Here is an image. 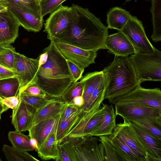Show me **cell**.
Returning a JSON list of instances; mask_svg holds the SVG:
<instances>
[{"mask_svg": "<svg viewBox=\"0 0 161 161\" xmlns=\"http://www.w3.org/2000/svg\"><path fill=\"white\" fill-rule=\"evenodd\" d=\"M102 71L107 83L104 99H108L109 102L127 94L139 84L128 56L115 55L113 61Z\"/></svg>", "mask_w": 161, "mask_h": 161, "instance_id": "cell-3", "label": "cell"}, {"mask_svg": "<svg viewBox=\"0 0 161 161\" xmlns=\"http://www.w3.org/2000/svg\"><path fill=\"white\" fill-rule=\"evenodd\" d=\"M112 134L122 140L140 161H152L146 146L129 121L124 120L123 123L116 124Z\"/></svg>", "mask_w": 161, "mask_h": 161, "instance_id": "cell-7", "label": "cell"}, {"mask_svg": "<svg viewBox=\"0 0 161 161\" xmlns=\"http://www.w3.org/2000/svg\"><path fill=\"white\" fill-rule=\"evenodd\" d=\"M14 72L20 83L19 94L29 86L36 83L39 67L38 58H28L16 52Z\"/></svg>", "mask_w": 161, "mask_h": 161, "instance_id": "cell-9", "label": "cell"}, {"mask_svg": "<svg viewBox=\"0 0 161 161\" xmlns=\"http://www.w3.org/2000/svg\"><path fill=\"white\" fill-rule=\"evenodd\" d=\"M80 108L71 104H68L64 112L60 115V119H66L77 112Z\"/></svg>", "mask_w": 161, "mask_h": 161, "instance_id": "cell-42", "label": "cell"}, {"mask_svg": "<svg viewBox=\"0 0 161 161\" xmlns=\"http://www.w3.org/2000/svg\"><path fill=\"white\" fill-rule=\"evenodd\" d=\"M61 115L42 121L31 127L29 131L30 138H34L37 142L38 147L50 134L57 131Z\"/></svg>", "mask_w": 161, "mask_h": 161, "instance_id": "cell-19", "label": "cell"}, {"mask_svg": "<svg viewBox=\"0 0 161 161\" xmlns=\"http://www.w3.org/2000/svg\"><path fill=\"white\" fill-rule=\"evenodd\" d=\"M131 0H126L125 2L126 3L127 2H129V1H131ZM146 0L151 1V0Z\"/></svg>", "mask_w": 161, "mask_h": 161, "instance_id": "cell-51", "label": "cell"}, {"mask_svg": "<svg viewBox=\"0 0 161 161\" xmlns=\"http://www.w3.org/2000/svg\"><path fill=\"white\" fill-rule=\"evenodd\" d=\"M58 141L55 132L49 135L36 152L38 157L43 160H55L58 156Z\"/></svg>", "mask_w": 161, "mask_h": 161, "instance_id": "cell-24", "label": "cell"}, {"mask_svg": "<svg viewBox=\"0 0 161 161\" xmlns=\"http://www.w3.org/2000/svg\"><path fill=\"white\" fill-rule=\"evenodd\" d=\"M102 103L104 107L103 117L99 126L90 133L93 136H108L113 133L116 127L117 116L113 106Z\"/></svg>", "mask_w": 161, "mask_h": 161, "instance_id": "cell-21", "label": "cell"}, {"mask_svg": "<svg viewBox=\"0 0 161 161\" xmlns=\"http://www.w3.org/2000/svg\"><path fill=\"white\" fill-rule=\"evenodd\" d=\"M70 23L54 41L87 50L105 49L104 41L108 28L87 8L73 4Z\"/></svg>", "mask_w": 161, "mask_h": 161, "instance_id": "cell-1", "label": "cell"}, {"mask_svg": "<svg viewBox=\"0 0 161 161\" xmlns=\"http://www.w3.org/2000/svg\"><path fill=\"white\" fill-rule=\"evenodd\" d=\"M8 10L16 19L20 25L26 30L37 32L42 29L43 21V17L42 16L23 10L10 4Z\"/></svg>", "mask_w": 161, "mask_h": 161, "instance_id": "cell-17", "label": "cell"}, {"mask_svg": "<svg viewBox=\"0 0 161 161\" xmlns=\"http://www.w3.org/2000/svg\"><path fill=\"white\" fill-rule=\"evenodd\" d=\"M8 108H9L4 105L0 104V114H2Z\"/></svg>", "mask_w": 161, "mask_h": 161, "instance_id": "cell-48", "label": "cell"}, {"mask_svg": "<svg viewBox=\"0 0 161 161\" xmlns=\"http://www.w3.org/2000/svg\"><path fill=\"white\" fill-rule=\"evenodd\" d=\"M71 10V7L62 4L50 13L44 24V31L48 39L54 40L68 28L70 23Z\"/></svg>", "mask_w": 161, "mask_h": 161, "instance_id": "cell-10", "label": "cell"}, {"mask_svg": "<svg viewBox=\"0 0 161 161\" xmlns=\"http://www.w3.org/2000/svg\"><path fill=\"white\" fill-rule=\"evenodd\" d=\"M66 0H42L40 4L42 17L53 12Z\"/></svg>", "mask_w": 161, "mask_h": 161, "instance_id": "cell-38", "label": "cell"}, {"mask_svg": "<svg viewBox=\"0 0 161 161\" xmlns=\"http://www.w3.org/2000/svg\"><path fill=\"white\" fill-rule=\"evenodd\" d=\"M8 1L11 5L23 10L30 12L42 16L40 3L35 0H8Z\"/></svg>", "mask_w": 161, "mask_h": 161, "instance_id": "cell-33", "label": "cell"}, {"mask_svg": "<svg viewBox=\"0 0 161 161\" xmlns=\"http://www.w3.org/2000/svg\"><path fill=\"white\" fill-rule=\"evenodd\" d=\"M150 11L152 15L153 34L151 38L157 42L161 41V0H152Z\"/></svg>", "mask_w": 161, "mask_h": 161, "instance_id": "cell-25", "label": "cell"}, {"mask_svg": "<svg viewBox=\"0 0 161 161\" xmlns=\"http://www.w3.org/2000/svg\"><path fill=\"white\" fill-rule=\"evenodd\" d=\"M99 139L89 134L79 145L74 147L77 161H106L103 143Z\"/></svg>", "mask_w": 161, "mask_h": 161, "instance_id": "cell-13", "label": "cell"}, {"mask_svg": "<svg viewBox=\"0 0 161 161\" xmlns=\"http://www.w3.org/2000/svg\"><path fill=\"white\" fill-rule=\"evenodd\" d=\"M66 60L73 82L78 81L82 77L84 68L79 66L69 60Z\"/></svg>", "mask_w": 161, "mask_h": 161, "instance_id": "cell-39", "label": "cell"}, {"mask_svg": "<svg viewBox=\"0 0 161 161\" xmlns=\"http://www.w3.org/2000/svg\"><path fill=\"white\" fill-rule=\"evenodd\" d=\"M69 104H71L74 106L80 108L84 104V101L82 96H79L75 97Z\"/></svg>", "mask_w": 161, "mask_h": 161, "instance_id": "cell-44", "label": "cell"}, {"mask_svg": "<svg viewBox=\"0 0 161 161\" xmlns=\"http://www.w3.org/2000/svg\"><path fill=\"white\" fill-rule=\"evenodd\" d=\"M3 98L0 96V104H3L2 103Z\"/></svg>", "mask_w": 161, "mask_h": 161, "instance_id": "cell-49", "label": "cell"}, {"mask_svg": "<svg viewBox=\"0 0 161 161\" xmlns=\"http://www.w3.org/2000/svg\"><path fill=\"white\" fill-rule=\"evenodd\" d=\"M120 31L127 37L136 52L146 53L154 52L155 48L147 38L142 22L136 16L131 15L129 20Z\"/></svg>", "mask_w": 161, "mask_h": 161, "instance_id": "cell-8", "label": "cell"}, {"mask_svg": "<svg viewBox=\"0 0 161 161\" xmlns=\"http://www.w3.org/2000/svg\"><path fill=\"white\" fill-rule=\"evenodd\" d=\"M54 42L65 58L79 66L85 68L91 64L95 63V59L97 55V51L84 49L60 42Z\"/></svg>", "mask_w": 161, "mask_h": 161, "instance_id": "cell-12", "label": "cell"}, {"mask_svg": "<svg viewBox=\"0 0 161 161\" xmlns=\"http://www.w3.org/2000/svg\"><path fill=\"white\" fill-rule=\"evenodd\" d=\"M1 114H0V120L1 119Z\"/></svg>", "mask_w": 161, "mask_h": 161, "instance_id": "cell-52", "label": "cell"}, {"mask_svg": "<svg viewBox=\"0 0 161 161\" xmlns=\"http://www.w3.org/2000/svg\"><path fill=\"white\" fill-rule=\"evenodd\" d=\"M30 143L32 147L36 151L38 148V146L36 139L34 138H30Z\"/></svg>", "mask_w": 161, "mask_h": 161, "instance_id": "cell-47", "label": "cell"}, {"mask_svg": "<svg viewBox=\"0 0 161 161\" xmlns=\"http://www.w3.org/2000/svg\"><path fill=\"white\" fill-rule=\"evenodd\" d=\"M83 86L80 81L73 82L62 95V101L67 104L69 103L75 97L82 96Z\"/></svg>", "mask_w": 161, "mask_h": 161, "instance_id": "cell-35", "label": "cell"}, {"mask_svg": "<svg viewBox=\"0 0 161 161\" xmlns=\"http://www.w3.org/2000/svg\"><path fill=\"white\" fill-rule=\"evenodd\" d=\"M8 137L14 147L24 151H31L34 150L30 143L29 137L21 132L16 130L9 131Z\"/></svg>", "mask_w": 161, "mask_h": 161, "instance_id": "cell-29", "label": "cell"}, {"mask_svg": "<svg viewBox=\"0 0 161 161\" xmlns=\"http://www.w3.org/2000/svg\"><path fill=\"white\" fill-rule=\"evenodd\" d=\"M3 151L8 161H39L27 151L17 149L12 146L4 144Z\"/></svg>", "mask_w": 161, "mask_h": 161, "instance_id": "cell-30", "label": "cell"}, {"mask_svg": "<svg viewBox=\"0 0 161 161\" xmlns=\"http://www.w3.org/2000/svg\"><path fill=\"white\" fill-rule=\"evenodd\" d=\"M19 105L13 109L12 123L19 132L28 131L32 124L36 109L20 99Z\"/></svg>", "mask_w": 161, "mask_h": 161, "instance_id": "cell-14", "label": "cell"}, {"mask_svg": "<svg viewBox=\"0 0 161 161\" xmlns=\"http://www.w3.org/2000/svg\"><path fill=\"white\" fill-rule=\"evenodd\" d=\"M113 104L133 103L147 105L161 109V91L159 88L147 89L138 84L127 94L109 102Z\"/></svg>", "mask_w": 161, "mask_h": 161, "instance_id": "cell-5", "label": "cell"}, {"mask_svg": "<svg viewBox=\"0 0 161 161\" xmlns=\"http://www.w3.org/2000/svg\"><path fill=\"white\" fill-rule=\"evenodd\" d=\"M126 120L135 123L161 140V125L143 119H135Z\"/></svg>", "mask_w": 161, "mask_h": 161, "instance_id": "cell-36", "label": "cell"}, {"mask_svg": "<svg viewBox=\"0 0 161 161\" xmlns=\"http://www.w3.org/2000/svg\"><path fill=\"white\" fill-rule=\"evenodd\" d=\"M46 62L39 66L36 83L46 93L54 98H61L73 82L66 59L51 41L46 47Z\"/></svg>", "mask_w": 161, "mask_h": 161, "instance_id": "cell-2", "label": "cell"}, {"mask_svg": "<svg viewBox=\"0 0 161 161\" xmlns=\"http://www.w3.org/2000/svg\"><path fill=\"white\" fill-rule=\"evenodd\" d=\"M116 116L124 120L143 119L161 125V109L141 104L127 103L115 104Z\"/></svg>", "mask_w": 161, "mask_h": 161, "instance_id": "cell-6", "label": "cell"}, {"mask_svg": "<svg viewBox=\"0 0 161 161\" xmlns=\"http://www.w3.org/2000/svg\"><path fill=\"white\" fill-rule=\"evenodd\" d=\"M67 105L63 101L56 98H52L49 103L36 110L32 126L42 121L61 115Z\"/></svg>", "mask_w": 161, "mask_h": 161, "instance_id": "cell-20", "label": "cell"}, {"mask_svg": "<svg viewBox=\"0 0 161 161\" xmlns=\"http://www.w3.org/2000/svg\"><path fill=\"white\" fill-rule=\"evenodd\" d=\"M99 137V141L103 143L104 147L106 161H122L108 136H100Z\"/></svg>", "mask_w": 161, "mask_h": 161, "instance_id": "cell-34", "label": "cell"}, {"mask_svg": "<svg viewBox=\"0 0 161 161\" xmlns=\"http://www.w3.org/2000/svg\"><path fill=\"white\" fill-rule=\"evenodd\" d=\"M48 57V52L45 48L38 58L39 60V66L43 64L46 62Z\"/></svg>", "mask_w": 161, "mask_h": 161, "instance_id": "cell-45", "label": "cell"}, {"mask_svg": "<svg viewBox=\"0 0 161 161\" xmlns=\"http://www.w3.org/2000/svg\"><path fill=\"white\" fill-rule=\"evenodd\" d=\"M26 103L33 106L36 110L41 108L50 102L52 99H48L46 97L20 94L18 96Z\"/></svg>", "mask_w": 161, "mask_h": 161, "instance_id": "cell-37", "label": "cell"}, {"mask_svg": "<svg viewBox=\"0 0 161 161\" xmlns=\"http://www.w3.org/2000/svg\"><path fill=\"white\" fill-rule=\"evenodd\" d=\"M139 84L146 81H161V52L146 53L136 51L130 57Z\"/></svg>", "mask_w": 161, "mask_h": 161, "instance_id": "cell-4", "label": "cell"}, {"mask_svg": "<svg viewBox=\"0 0 161 161\" xmlns=\"http://www.w3.org/2000/svg\"><path fill=\"white\" fill-rule=\"evenodd\" d=\"M9 5L8 0H0V13L8 10Z\"/></svg>", "mask_w": 161, "mask_h": 161, "instance_id": "cell-46", "label": "cell"}, {"mask_svg": "<svg viewBox=\"0 0 161 161\" xmlns=\"http://www.w3.org/2000/svg\"><path fill=\"white\" fill-rule=\"evenodd\" d=\"M130 12L121 7H114L107 13L106 22L108 29L121 31L131 16Z\"/></svg>", "mask_w": 161, "mask_h": 161, "instance_id": "cell-22", "label": "cell"}, {"mask_svg": "<svg viewBox=\"0 0 161 161\" xmlns=\"http://www.w3.org/2000/svg\"><path fill=\"white\" fill-rule=\"evenodd\" d=\"M20 87L17 76L0 80V96L3 98L18 96Z\"/></svg>", "mask_w": 161, "mask_h": 161, "instance_id": "cell-28", "label": "cell"}, {"mask_svg": "<svg viewBox=\"0 0 161 161\" xmlns=\"http://www.w3.org/2000/svg\"><path fill=\"white\" fill-rule=\"evenodd\" d=\"M20 101L19 97L17 96L3 98L2 103L9 108L13 109L19 105Z\"/></svg>", "mask_w": 161, "mask_h": 161, "instance_id": "cell-41", "label": "cell"}, {"mask_svg": "<svg viewBox=\"0 0 161 161\" xmlns=\"http://www.w3.org/2000/svg\"><path fill=\"white\" fill-rule=\"evenodd\" d=\"M108 52L119 57L128 56L136 50L127 37L121 31L108 35L104 41Z\"/></svg>", "mask_w": 161, "mask_h": 161, "instance_id": "cell-15", "label": "cell"}, {"mask_svg": "<svg viewBox=\"0 0 161 161\" xmlns=\"http://www.w3.org/2000/svg\"><path fill=\"white\" fill-rule=\"evenodd\" d=\"M82 115L80 108L69 118L63 120L60 118L56 133L58 143L66 136Z\"/></svg>", "mask_w": 161, "mask_h": 161, "instance_id": "cell-26", "label": "cell"}, {"mask_svg": "<svg viewBox=\"0 0 161 161\" xmlns=\"http://www.w3.org/2000/svg\"><path fill=\"white\" fill-rule=\"evenodd\" d=\"M108 136L122 161H140L137 156L122 140L113 134Z\"/></svg>", "mask_w": 161, "mask_h": 161, "instance_id": "cell-27", "label": "cell"}, {"mask_svg": "<svg viewBox=\"0 0 161 161\" xmlns=\"http://www.w3.org/2000/svg\"><path fill=\"white\" fill-rule=\"evenodd\" d=\"M107 85L104 76L98 83L88 101L80 108L83 114L99 108L104 100Z\"/></svg>", "mask_w": 161, "mask_h": 161, "instance_id": "cell-23", "label": "cell"}, {"mask_svg": "<svg viewBox=\"0 0 161 161\" xmlns=\"http://www.w3.org/2000/svg\"><path fill=\"white\" fill-rule=\"evenodd\" d=\"M56 161H77L74 147L69 142L61 141L58 145Z\"/></svg>", "mask_w": 161, "mask_h": 161, "instance_id": "cell-32", "label": "cell"}, {"mask_svg": "<svg viewBox=\"0 0 161 161\" xmlns=\"http://www.w3.org/2000/svg\"><path fill=\"white\" fill-rule=\"evenodd\" d=\"M103 106H100L99 108L83 114L65 137H80L90 134L100 125L103 117Z\"/></svg>", "mask_w": 161, "mask_h": 161, "instance_id": "cell-11", "label": "cell"}, {"mask_svg": "<svg viewBox=\"0 0 161 161\" xmlns=\"http://www.w3.org/2000/svg\"><path fill=\"white\" fill-rule=\"evenodd\" d=\"M35 0V1H36V2H38L39 3H40V2L42 1V0Z\"/></svg>", "mask_w": 161, "mask_h": 161, "instance_id": "cell-50", "label": "cell"}, {"mask_svg": "<svg viewBox=\"0 0 161 161\" xmlns=\"http://www.w3.org/2000/svg\"><path fill=\"white\" fill-rule=\"evenodd\" d=\"M17 76L13 71L0 65V80Z\"/></svg>", "mask_w": 161, "mask_h": 161, "instance_id": "cell-43", "label": "cell"}, {"mask_svg": "<svg viewBox=\"0 0 161 161\" xmlns=\"http://www.w3.org/2000/svg\"><path fill=\"white\" fill-rule=\"evenodd\" d=\"M20 94L29 95L33 96L46 97V93L36 83L28 86L21 92L18 96Z\"/></svg>", "mask_w": 161, "mask_h": 161, "instance_id": "cell-40", "label": "cell"}, {"mask_svg": "<svg viewBox=\"0 0 161 161\" xmlns=\"http://www.w3.org/2000/svg\"><path fill=\"white\" fill-rule=\"evenodd\" d=\"M129 121L146 146L152 161H161V140L135 123Z\"/></svg>", "mask_w": 161, "mask_h": 161, "instance_id": "cell-18", "label": "cell"}, {"mask_svg": "<svg viewBox=\"0 0 161 161\" xmlns=\"http://www.w3.org/2000/svg\"><path fill=\"white\" fill-rule=\"evenodd\" d=\"M16 52L10 44L0 45V65L14 72Z\"/></svg>", "mask_w": 161, "mask_h": 161, "instance_id": "cell-31", "label": "cell"}, {"mask_svg": "<svg viewBox=\"0 0 161 161\" xmlns=\"http://www.w3.org/2000/svg\"><path fill=\"white\" fill-rule=\"evenodd\" d=\"M20 25L9 10L0 13V45L14 43Z\"/></svg>", "mask_w": 161, "mask_h": 161, "instance_id": "cell-16", "label": "cell"}]
</instances>
